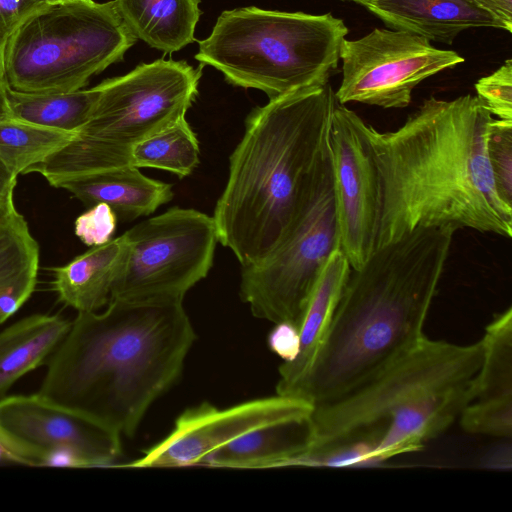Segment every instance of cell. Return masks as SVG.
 <instances>
[{
	"label": "cell",
	"instance_id": "25",
	"mask_svg": "<svg viewBox=\"0 0 512 512\" xmlns=\"http://www.w3.org/2000/svg\"><path fill=\"white\" fill-rule=\"evenodd\" d=\"M483 356L475 376L479 402L512 401V308L494 316L481 339Z\"/></svg>",
	"mask_w": 512,
	"mask_h": 512
},
{
	"label": "cell",
	"instance_id": "23",
	"mask_svg": "<svg viewBox=\"0 0 512 512\" xmlns=\"http://www.w3.org/2000/svg\"><path fill=\"white\" fill-rule=\"evenodd\" d=\"M39 268V245L16 209L0 219V324L32 295Z\"/></svg>",
	"mask_w": 512,
	"mask_h": 512
},
{
	"label": "cell",
	"instance_id": "3",
	"mask_svg": "<svg viewBox=\"0 0 512 512\" xmlns=\"http://www.w3.org/2000/svg\"><path fill=\"white\" fill-rule=\"evenodd\" d=\"M455 231L417 227L351 268L325 338L287 396L329 404L418 344Z\"/></svg>",
	"mask_w": 512,
	"mask_h": 512
},
{
	"label": "cell",
	"instance_id": "2",
	"mask_svg": "<svg viewBox=\"0 0 512 512\" xmlns=\"http://www.w3.org/2000/svg\"><path fill=\"white\" fill-rule=\"evenodd\" d=\"M78 312L37 392L131 437L179 378L196 339L183 302L111 299Z\"/></svg>",
	"mask_w": 512,
	"mask_h": 512
},
{
	"label": "cell",
	"instance_id": "17",
	"mask_svg": "<svg viewBox=\"0 0 512 512\" xmlns=\"http://www.w3.org/2000/svg\"><path fill=\"white\" fill-rule=\"evenodd\" d=\"M128 252L129 241L124 233L54 268L52 286L59 300L78 312L105 307L124 271Z\"/></svg>",
	"mask_w": 512,
	"mask_h": 512
},
{
	"label": "cell",
	"instance_id": "5",
	"mask_svg": "<svg viewBox=\"0 0 512 512\" xmlns=\"http://www.w3.org/2000/svg\"><path fill=\"white\" fill-rule=\"evenodd\" d=\"M348 28L331 13L223 11L195 59L222 72L227 82L258 89L269 99L329 83Z\"/></svg>",
	"mask_w": 512,
	"mask_h": 512
},
{
	"label": "cell",
	"instance_id": "34",
	"mask_svg": "<svg viewBox=\"0 0 512 512\" xmlns=\"http://www.w3.org/2000/svg\"><path fill=\"white\" fill-rule=\"evenodd\" d=\"M17 175L0 158V219L16 209L13 201Z\"/></svg>",
	"mask_w": 512,
	"mask_h": 512
},
{
	"label": "cell",
	"instance_id": "28",
	"mask_svg": "<svg viewBox=\"0 0 512 512\" xmlns=\"http://www.w3.org/2000/svg\"><path fill=\"white\" fill-rule=\"evenodd\" d=\"M486 151L496 191L512 207V120L493 119Z\"/></svg>",
	"mask_w": 512,
	"mask_h": 512
},
{
	"label": "cell",
	"instance_id": "7",
	"mask_svg": "<svg viewBox=\"0 0 512 512\" xmlns=\"http://www.w3.org/2000/svg\"><path fill=\"white\" fill-rule=\"evenodd\" d=\"M136 41L114 0L47 3L8 36L3 82L24 93L77 91Z\"/></svg>",
	"mask_w": 512,
	"mask_h": 512
},
{
	"label": "cell",
	"instance_id": "27",
	"mask_svg": "<svg viewBox=\"0 0 512 512\" xmlns=\"http://www.w3.org/2000/svg\"><path fill=\"white\" fill-rule=\"evenodd\" d=\"M75 133L10 118L0 122V158L18 176L66 146Z\"/></svg>",
	"mask_w": 512,
	"mask_h": 512
},
{
	"label": "cell",
	"instance_id": "36",
	"mask_svg": "<svg viewBox=\"0 0 512 512\" xmlns=\"http://www.w3.org/2000/svg\"><path fill=\"white\" fill-rule=\"evenodd\" d=\"M10 118L11 116L6 96V86L2 81H0V122Z\"/></svg>",
	"mask_w": 512,
	"mask_h": 512
},
{
	"label": "cell",
	"instance_id": "33",
	"mask_svg": "<svg viewBox=\"0 0 512 512\" xmlns=\"http://www.w3.org/2000/svg\"><path fill=\"white\" fill-rule=\"evenodd\" d=\"M275 325L268 337L269 347L283 362L292 361L299 351V329L290 323L283 322Z\"/></svg>",
	"mask_w": 512,
	"mask_h": 512
},
{
	"label": "cell",
	"instance_id": "4",
	"mask_svg": "<svg viewBox=\"0 0 512 512\" xmlns=\"http://www.w3.org/2000/svg\"><path fill=\"white\" fill-rule=\"evenodd\" d=\"M336 103L327 83L269 99L248 115L212 216L218 241L241 267L269 256L301 213L330 161Z\"/></svg>",
	"mask_w": 512,
	"mask_h": 512
},
{
	"label": "cell",
	"instance_id": "31",
	"mask_svg": "<svg viewBox=\"0 0 512 512\" xmlns=\"http://www.w3.org/2000/svg\"><path fill=\"white\" fill-rule=\"evenodd\" d=\"M117 216L106 204L91 206L75 221V234L88 246H99L107 243L117 226Z\"/></svg>",
	"mask_w": 512,
	"mask_h": 512
},
{
	"label": "cell",
	"instance_id": "11",
	"mask_svg": "<svg viewBox=\"0 0 512 512\" xmlns=\"http://www.w3.org/2000/svg\"><path fill=\"white\" fill-rule=\"evenodd\" d=\"M0 449L28 466H109L122 454L120 435L37 393L0 399Z\"/></svg>",
	"mask_w": 512,
	"mask_h": 512
},
{
	"label": "cell",
	"instance_id": "20",
	"mask_svg": "<svg viewBox=\"0 0 512 512\" xmlns=\"http://www.w3.org/2000/svg\"><path fill=\"white\" fill-rule=\"evenodd\" d=\"M351 266L341 249L329 257L311 294L300 329L297 356L279 366L276 394L287 396L311 366L332 321Z\"/></svg>",
	"mask_w": 512,
	"mask_h": 512
},
{
	"label": "cell",
	"instance_id": "32",
	"mask_svg": "<svg viewBox=\"0 0 512 512\" xmlns=\"http://www.w3.org/2000/svg\"><path fill=\"white\" fill-rule=\"evenodd\" d=\"M46 0H0V32L8 38Z\"/></svg>",
	"mask_w": 512,
	"mask_h": 512
},
{
	"label": "cell",
	"instance_id": "26",
	"mask_svg": "<svg viewBox=\"0 0 512 512\" xmlns=\"http://www.w3.org/2000/svg\"><path fill=\"white\" fill-rule=\"evenodd\" d=\"M199 142L185 118L137 143L131 163L138 168H157L183 178L199 163Z\"/></svg>",
	"mask_w": 512,
	"mask_h": 512
},
{
	"label": "cell",
	"instance_id": "35",
	"mask_svg": "<svg viewBox=\"0 0 512 512\" xmlns=\"http://www.w3.org/2000/svg\"><path fill=\"white\" fill-rule=\"evenodd\" d=\"M498 20L503 29L512 32V0H469Z\"/></svg>",
	"mask_w": 512,
	"mask_h": 512
},
{
	"label": "cell",
	"instance_id": "21",
	"mask_svg": "<svg viewBox=\"0 0 512 512\" xmlns=\"http://www.w3.org/2000/svg\"><path fill=\"white\" fill-rule=\"evenodd\" d=\"M70 326L59 315L34 314L0 331V399L18 379L47 363Z\"/></svg>",
	"mask_w": 512,
	"mask_h": 512
},
{
	"label": "cell",
	"instance_id": "12",
	"mask_svg": "<svg viewBox=\"0 0 512 512\" xmlns=\"http://www.w3.org/2000/svg\"><path fill=\"white\" fill-rule=\"evenodd\" d=\"M339 56L342 79L335 92L337 102L382 108L408 106L418 84L465 61L422 36L386 28H375L355 40L345 38Z\"/></svg>",
	"mask_w": 512,
	"mask_h": 512
},
{
	"label": "cell",
	"instance_id": "9",
	"mask_svg": "<svg viewBox=\"0 0 512 512\" xmlns=\"http://www.w3.org/2000/svg\"><path fill=\"white\" fill-rule=\"evenodd\" d=\"M340 249L331 159L279 245L263 261L242 267L240 297L252 314L300 329L331 254Z\"/></svg>",
	"mask_w": 512,
	"mask_h": 512
},
{
	"label": "cell",
	"instance_id": "19",
	"mask_svg": "<svg viewBox=\"0 0 512 512\" xmlns=\"http://www.w3.org/2000/svg\"><path fill=\"white\" fill-rule=\"evenodd\" d=\"M310 417L279 421L253 429L214 450L199 465L227 468L294 465L311 446Z\"/></svg>",
	"mask_w": 512,
	"mask_h": 512
},
{
	"label": "cell",
	"instance_id": "8",
	"mask_svg": "<svg viewBox=\"0 0 512 512\" xmlns=\"http://www.w3.org/2000/svg\"><path fill=\"white\" fill-rule=\"evenodd\" d=\"M482 356L481 339L460 345L425 336L352 392L313 409L312 442L303 456L348 442L372 427L386 424L406 404L471 380Z\"/></svg>",
	"mask_w": 512,
	"mask_h": 512
},
{
	"label": "cell",
	"instance_id": "22",
	"mask_svg": "<svg viewBox=\"0 0 512 512\" xmlns=\"http://www.w3.org/2000/svg\"><path fill=\"white\" fill-rule=\"evenodd\" d=\"M127 27L138 39L164 53L195 41L200 0H114Z\"/></svg>",
	"mask_w": 512,
	"mask_h": 512
},
{
	"label": "cell",
	"instance_id": "16",
	"mask_svg": "<svg viewBox=\"0 0 512 512\" xmlns=\"http://www.w3.org/2000/svg\"><path fill=\"white\" fill-rule=\"evenodd\" d=\"M365 7L392 29L449 45L469 28L503 29L491 14L469 0H372Z\"/></svg>",
	"mask_w": 512,
	"mask_h": 512
},
{
	"label": "cell",
	"instance_id": "13",
	"mask_svg": "<svg viewBox=\"0 0 512 512\" xmlns=\"http://www.w3.org/2000/svg\"><path fill=\"white\" fill-rule=\"evenodd\" d=\"M369 126L336 103L330 131L333 192L340 249L352 269L376 249L379 226V178Z\"/></svg>",
	"mask_w": 512,
	"mask_h": 512
},
{
	"label": "cell",
	"instance_id": "15",
	"mask_svg": "<svg viewBox=\"0 0 512 512\" xmlns=\"http://www.w3.org/2000/svg\"><path fill=\"white\" fill-rule=\"evenodd\" d=\"M474 379L424 395L395 411L375 448L376 464L417 451L444 432L474 400Z\"/></svg>",
	"mask_w": 512,
	"mask_h": 512
},
{
	"label": "cell",
	"instance_id": "39",
	"mask_svg": "<svg viewBox=\"0 0 512 512\" xmlns=\"http://www.w3.org/2000/svg\"><path fill=\"white\" fill-rule=\"evenodd\" d=\"M48 4L73 2L78 0H46Z\"/></svg>",
	"mask_w": 512,
	"mask_h": 512
},
{
	"label": "cell",
	"instance_id": "30",
	"mask_svg": "<svg viewBox=\"0 0 512 512\" xmlns=\"http://www.w3.org/2000/svg\"><path fill=\"white\" fill-rule=\"evenodd\" d=\"M475 89L477 97L492 115L512 120V60L507 59L492 74L480 78Z\"/></svg>",
	"mask_w": 512,
	"mask_h": 512
},
{
	"label": "cell",
	"instance_id": "38",
	"mask_svg": "<svg viewBox=\"0 0 512 512\" xmlns=\"http://www.w3.org/2000/svg\"><path fill=\"white\" fill-rule=\"evenodd\" d=\"M342 1L354 2V3H357V4L363 5L365 7L372 0H342Z\"/></svg>",
	"mask_w": 512,
	"mask_h": 512
},
{
	"label": "cell",
	"instance_id": "1",
	"mask_svg": "<svg viewBox=\"0 0 512 512\" xmlns=\"http://www.w3.org/2000/svg\"><path fill=\"white\" fill-rule=\"evenodd\" d=\"M492 116L477 96L430 97L394 131L369 126L380 193L376 248L417 227L512 236V207L500 199L487 157Z\"/></svg>",
	"mask_w": 512,
	"mask_h": 512
},
{
	"label": "cell",
	"instance_id": "10",
	"mask_svg": "<svg viewBox=\"0 0 512 512\" xmlns=\"http://www.w3.org/2000/svg\"><path fill=\"white\" fill-rule=\"evenodd\" d=\"M125 234L128 258L111 299L137 302H183L209 273L219 242L213 217L179 207Z\"/></svg>",
	"mask_w": 512,
	"mask_h": 512
},
{
	"label": "cell",
	"instance_id": "14",
	"mask_svg": "<svg viewBox=\"0 0 512 512\" xmlns=\"http://www.w3.org/2000/svg\"><path fill=\"white\" fill-rule=\"evenodd\" d=\"M306 401L276 394L227 408L209 403L185 410L172 431L127 467H179L199 465L211 452L245 433L271 423L310 417Z\"/></svg>",
	"mask_w": 512,
	"mask_h": 512
},
{
	"label": "cell",
	"instance_id": "18",
	"mask_svg": "<svg viewBox=\"0 0 512 512\" xmlns=\"http://www.w3.org/2000/svg\"><path fill=\"white\" fill-rule=\"evenodd\" d=\"M135 166L77 177L63 188L87 206L108 205L122 221L148 216L173 198L172 186L151 179Z\"/></svg>",
	"mask_w": 512,
	"mask_h": 512
},
{
	"label": "cell",
	"instance_id": "24",
	"mask_svg": "<svg viewBox=\"0 0 512 512\" xmlns=\"http://www.w3.org/2000/svg\"><path fill=\"white\" fill-rule=\"evenodd\" d=\"M6 96L11 118L76 134L91 116L99 90L24 93L6 87Z\"/></svg>",
	"mask_w": 512,
	"mask_h": 512
},
{
	"label": "cell",
	"instance_id": "6",
	"mask_svg": "<svg viewBox=\"0 0 512 512\" xmlns=\"http://www.w3.org/2000/svg\"><path fill=\"white\" fill-rule=\"evenodd\" d=\"M202 67L158 59L104 80L88 121L35 171L58 188L77 177L133 166L137 143L185 118L198 95Z\"/></svg>",
	"mask_w": 512,
	"mask_h": 512
},
{
	"label": "cell",
	"instance_id": "37",
	"mask_svg": "<svg viewBox=\"0 0 512 512\" xmlns=\"http://www.w3.org/2000/svg\"><path fill=\"white\" fill-rule=\"evenodd\" d=\"M7 38L0 32V81L3 82V56ZM4 83V82H3Z\"/></svg>",
	"mask_w": 512,
	"mask_h": 512
},
{
	"label": "cell",
	"instance_id": "29",
	"mask_svg": "<svg viewBox=\"0 0 512 512\" xmlns=\"http://www.w3.org/2000/svg\"><path fill=\"white\" fill-rule=\"evenodd\" d=\"M459 417L462 428L469 433L511 437L512 401H472Z\"/></svg>",
	"mask_w": 512,
	"mask_h": 512
}]
</instances>
